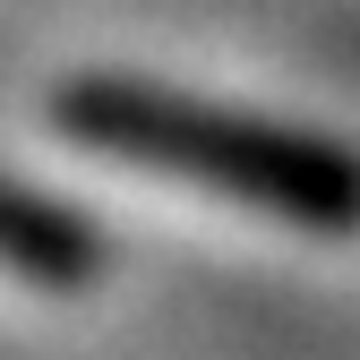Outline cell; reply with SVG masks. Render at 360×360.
I'll return each mask as SVG.
<instances>
[{"label":"cell","mask_w":360,"mask_h":360,"mask_svg":"<svg viewBox=\"0 0 360 360\" xmlns=\"http://www.w3.org/2000/svg\"><path fill=\"white\" fill-rule=\"evenodd\" d=\"M60 138L103 146L120 163H155L180 172L214 198H240L275 223L300 232H360V155L309 138V129H275L257 112H223L172 86H129V77H86L60 86Z\"/></svg>","instance_id":"obj_1"},{"label":"cell","mask_w":360,"mask_h":360,"mask_svg":"<svg viewBox=\"0 0 360 360\" xmlns=\"http://www.w3.org/2000/svg\"><path fill=\"white\" fill-rule=\"evenodd\" d=\"M0 266L43 283V292H86L103 249H95V232H86L77 214H60V206H43V198L0 180Z\"/></svg>","instance_id":"obj_2"}]
</instances>
